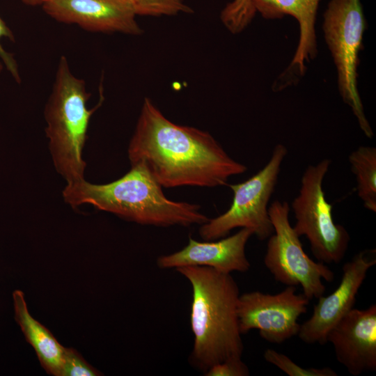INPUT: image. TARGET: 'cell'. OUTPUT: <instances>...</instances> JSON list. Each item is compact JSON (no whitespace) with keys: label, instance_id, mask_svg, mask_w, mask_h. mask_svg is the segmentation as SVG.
Here are the masks:
<instances>
[{"label":"cell","instance_id":"obj_17","mask_svg":"<svg viewBox=\"0 0 376 376\" xmlns=\"http://www.w3.org/2000/svg\"><path fill=\"white\" fill-rule=\"evenodd\" d=\"M255 14L252 0H233L222 10L221 19L231 33H237L249 25Z\"/></svg>","mask_w":376,"mask_h":376},{"label":"cell","instance_id":"obj_8","mask_svg":"<svg viewBox=\"0 0 376 376\" xmlns=\"http://www.w3.org/2000/svg\"><path fill=\"white\" fill-rule=\"evenodd\" d=\"M274 228L268 238L264 263L274 279L287 286L300 285L309 300L323 295L322 280L331 282L334 272L321 262H315L305 253L299 237L290 224V207L286 201H274L269 207Z\"/></svg>","mask_w":376,"mask_h":376},{"label":"cell","instance_id":"obj_1","mask_svg":"<svg viewBox=\"0 0 376 376\" xmlns=\"http://www.w3.org/2000/svg\"><path fill=\"white\" fill-rule=\"evenodd\" d=\"M127 155L143 164L162 187H214L244 173L247 167L230 157L207 132L175 124L145 98Z\"/></svg>","mask_w":376,"mask_h":376},{"label":"cell","instance_id":"obj_15","mask_svg":"<svg viewBox=\"0 0 376 376\" xmlns=\"http://www.w3.org/2000/svg\"><path fill=\"white\" fill-rule=\"evenodd\" d=\"M14 318L26 340L33 347L45 371L54 376H61L65 347L30 314L22 291L13 292Z\"/></svg>","mask_w":376,"mask_h":376},{"label":"cell","instance_id":"obj_13","mask_svg":"<svg viewBox=\"0 0 376 376\" xmlns=\"http://www.w3.org/2000/svg\"><path fill=\"white\" fill-rule=\"evenodd\" d=\"M320 0H252L253 9L267 19L290 15L299 26V39L295 55L285 70L278 77L273 89L279 91L297 82L306 70L305 64L318 54L315 24Z\"/></svg>","mask_w":376,"mask_h":376},{"label":"cell","instance_id":"obj_22","mask_svg":"<svg viewBox=\"0 0 376 376\" xmlns=\"http://www.w3.org/2000/svg\"><path fill=\"white\" fill-rule=\"evenodd\" d=\"M2 38L9 39L12 42H15V36L12 30L9 28L0 15V58L15 81L17 83H20L21 77L19 72L17 63L13 55L3 48L1 42Z\"/></svg>","mask_w":376,"mask_h":376},{"label":"cell","instance_id":"obj_6","mask_svg":"<svg viewBox=\"0 0 376 376\" xmlns=\"http://www.w3.org/2000/svg\"><path fill=\"white\" fill-rule=\"evenodd\" d=\"M288 150L276 144L266 165L248 180L228 185L233 198L229 209L224 214L201 225L198 233L205 241L226 237L236 228L250 229L258 240H265L273 233L269 214V201L277 184L281 164Z\"/></svg>","mask_w":376,"mask_h":376},{"label":"cell","instance_id":"obj_23","mask_svg":"<svg viewBox=\"0 0 376 376\" xmlns=\"http://www.w3.org/2000/svg\"><path fill=\"white\" fill-rule=\"evenodd\" d=\"M23 3L31 6H43L45 3L51 1V0H20Z\"/></svg>","mask_w":376,"mask_h":376},{"label":"cell","instance_id":"obj_20","mask_svg":"<svg viewBox=\"0 0 376 376\" xmlns=\"http://www.w3.org/2000/svg\"><path fill=\"white\" fill-rule=\"evenodd\" d=\"M102 373L90 365L75 349L65 347L61 376H99Z\"/></svg>","mask_w":376,"mask_h":376},{"label":"cell","instance_id":"obj_16","mask_svg":"<svg viewBox=\"0 0 376 376\" xmlns=\"http://www.w3.org/2000/svg\"><path fill=\"white\" fill-rule=\"evenodd\" d=\"M348 162L357 181L358 196L368 210L376 212V148L361 146L352 151Z\"/></svg>","mask_w":376,"mask_h":376},{"label":"cell","instance_id":"obj_10","mask_svg":"<svg viewBox=\"0 0 376 376\" xmlns=\"http://www.w3.org/2000/svg\"><path fill=\"white\" fill-rule=\"evenodd\" d=\"M375 249L359 251L343 266L338 286L327 297L320 296L312 315L300 324L299 338L309 344L324 345L329 331L351 310L368 271L376 264Z\"/></svg>","mask_w":376,"mask_h":376},{"label":"cell","instance_id":"obj_7","mask_svg":"<svg viewBox=\"0 0 376 376\" xmlns=\"http://www.w3.org/2000/svg\"><path fill=\"white\" fill-rule=\"evenodd\" d=\"M331 161L324 159L304 171L297 196L292 202L296 223L294 230L309 241L315 258L322 263H338L350 241L346 228L334 222L332 207L325 198L323 180Z\"/></svg>","mask_w":376,"mask_h":376},{"label":"cell","instance_id":"obj_14","mask_svg":"<svg viewBox=\"0 0 376 376\" xmlns=\"http://www.w3.org/2000/svg\"><path fill=\"white\" fill-rule=\"evenodd\" d=\"M253 232L242 228L235 234L216 240L198 242L191 237L183 249L175 253L159 256L157 265L160 269L184 266H205L220 272H247L250 263L245 248Z\"/></svg>","mask_w":376,"mask_h":376},{"label":"cell","instance_id":"obj_11","mask_svg":"<svg viewBox=\"0 0 376 376\" xmlns=\"http://www.w3.org/2000/svg\"><path fill=\"white\" fill-rule=\"evenodd\" d=\"M42 8L57 22L76 24L92 32L139 35L134 0H51Z\"/></svg>","mask_w":376,"mask_h":376},{"label":"cell","instance_id":"obj_5","mask_svg":"<svg viewBox=\"0 0 376 376\" xmlns=\"http://www.w3.org/2000/svg\"><path fill=\"white\" fill-rule=\"evenodd\" d=\"M366 21L360 0H331L323 15L324 39L338 74L339 93L352 111L363 134H374L365 115L357 86L359 52Z\"/></svg>","mask_w":376,"mask_h":376},{"label":"cell","instance_id":"obj_4","mask_svg":"<svg viewBox=\"0 0 376 376\" xmlns=\"http://www.w3.org/2000/svg\"><path fill=\"white\" fill-rule=\"evenodd\" d=\"M100 92L98 104L88 109L85 81L72 73L65 56L60 58L44 116L52 160L66 183L85 179L83 150L90 120L104 100Z\"/></svg>","mask_w":376,"mask_h":376},{"label":"cell","instance_id":"obj_19","mask_svg":"<svg viewBox=\"0 0 376 376\" xmlns=\"http://www.w3.org/2000/svg\"><path fill=\"white\" fill-rule=\"evenodd\" d=\"M138 15H174L189 13L191 8L183 0H134Z\"/></svg>","mask_w":376,"mask_h":376},{"label":"cell","instance_id":"obj_18","mask_svg":"<svg viewBox=\"0 0 376 376\" xmlns=\"http://www.w3.org/2000/svg\"><path fill=\"white\" fill-rule=\"evenodd\" d=\"M264 358L289 376H336L331 368H303L296 364L286 355L272 349L264 352Z\"/></svg>","mask_w":376,"mask_h":376},{"label":"cell","instance_id":"obj_2","mask_svg":"<svg viewBox=\"0 0 376 376\" xmlns=\"http://www.w3.org/2000/svg\"><path fill=\"white\" fill-rule=\"evenodd\" d=\"M62 196L73 208L87 204L142 225L160 227L202 225L209 218L201 206L167 198L162 187L141 163L116 180L93 184L85 179L66 183Z\"/></svg>","mask_w":376,"mask_h":376},{"label":"cell","instance_id":"obj_9","mask_svg":"<svg viewBox=\"0 0 376 376\" xmlns=\"http://www.w3.org/2000/svg\"><path fill=\"white\" fill-rule=\"evenodd\" d=\"M295 286H287L275 295L260 291L239 296L237 313L242 334L258 329L266 341L281 343L298 334L299 316L307 311L309 299L297 294Z\"/></svg>","mask_w":376,"mask_h":376},{"label":"cell","instance_id":"obj_3","mask_svg":"<svg viewBox=\"0 0 376 376\" xmlns=\"http://www.w3.org/2000/svg\"><path fill=\"white\" fill-rule=\"evenodd\" d=\"M175 269L192 288L190 324L194 339L191 364L205 373L216 363L241 358L244 345L237 313L240 290L230 274L205 266Z\"/></svg>","mask_w":376,"mask_h":376},{"label":"cell","instance_id":"obj_21","mask_svg":"<svg viewBox=\"0 0 376 376\" xmlns=\"http://www.w3.org/2000/svg\"><path fill=\"white\" fill-rule=\"evenodd\" d=\"M205 376H248L249 369L241 358L228 359L213 365Z\"/></svg>","mask_w":376,"mask_h":376},{"label":"cell","instance_id":"obj_24","mask_svg":"<svg viewBox=\"0 0 376 376\" xmlns=\"http://www.w3.org/2000/svg\"><path fill=\"white\" fill-rule=\"evenodd\" d=\"M3 65H3L2 61H1V58H0V75H1V72H2Z\"/></svg>","mask_w":376,"mask_h":376},{"label":"cell","instance_id":"obj_12","mask_svg":"<svg viewBox=\"0 0 376 376\" xmlns=\"http://www.w3.org/2000/svg\"><path fill=\"white\" fill-rule=\"evenodd\" d=\"M338 361L357 376L376 370V305L351 309L328 333Z\"/></svg>","mask_w":376,"mask_h":376}]
</instances>
